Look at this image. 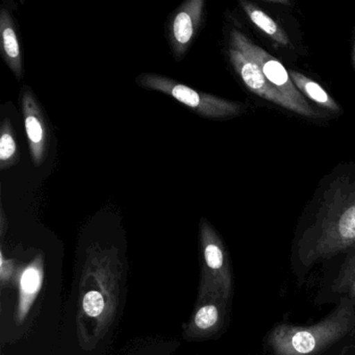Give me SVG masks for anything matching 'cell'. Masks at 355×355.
<instances>
[{"label": "cell", "mask_w": 355, "mask_h": 355, "mask_svg": "<svg viewBox=\"0 0 355 355\" xmlns=\"http://www.w3.org/2000/svg\"><path fill=\"white\" fill-rule=\"evenodd\" d=\"M355 245V166L334 170L301 220L292 247L293 271L303 280L317 263Z\"/></svg>", "instance_id": "1"}, {"label": "cell", "mask_w": 355, "mask_h": 355, "mask_svg": "<svg viewBox=\"0 0 355 355\" xmlns=\"http://www.w3.org/2000/svg\"><path fill=\"white\" fill-rule=\"evenodd\" d=\"M123 266L115 248L94 245L88 248L78 284L76 315L78 340L92 350L111 329L121 297Z\"/></svg>", "instance_id": "2"}, {"label": "cell", "mask_w": 355, "mask_h": 355, "mask_svg": "<svg viewBox=\"0 0 355 355\" xmlns=\"http://www.w3.org/2000/svg\"><path fill=\"white\" fill-rule=\"evenodd\" d=\"M355 334V306L348 299L336 302L325 318L309 326L277 324L266 345L272 355H326Z\"/></svg>", "instance_id": "3"}, {"label": "cell", "mask_w": 355, "mask_h": 355, "mask_svg": "<svg viewBox=\"0 0 355 355\" xmlns=\"http://www.w3.org/2000/svg\"><path fill=\"white\" fill-rule=\"evenodd\" d=\"M199 261L198 296L215 295L232 303L234 274L230 253L217 230L205 218L199 222Z\"/></svg>", "instance_id": "4"}, {"label": "cell", "mask_w": 355, "mask_h": 355, "mask_svg": "<svg viewBox=\"0 0 355 355\" xmlns=\"http://www.w3.org/2000/svg\"><path fill=\"white\" fill-rule=\"evenodd\" d=\"M136 83L146 90L163 93L172 97L197 115L207 119H230L241 115L246 110L244 103L199 92L162 74L142 73L137 76Z\"/></svg>", "instance_id": "5"}, {"label": "cell", "mask_w": 355, "mask_h": 355, "mask_svg": "<svg viewBox=\"0 0 355 355\" xmlns=\"http://www.w3.org/2000/svg\"><path fill=\"white\" fill-rule=\"evenodd\" d=\"M230 43L248 55L259 65L263 78L284 98L288 99V103L294 107L295 114L309 119L322 118L323 115L315 111L307 103L306 98L299 92L291 78L290 73L278 60L270 55L265 49L254 44L240 31L232 30L230 32Z\"/></svg>", "instance_id": "6"}, {"label": "cell", "mask_w": 355, "mask_h": 355, "mask_svg": "<svg viewBox=\"0 0 355 355\" xmlns=\"http://www.w3.org/2000/svg\"><path fill=\"white\" fill-rule=\"evenodd\" d=\"M230 304L215 295L197 296L194 311L182 332L184 340L199 342L221 334L230 318Z\"/></svg>", "instance_id": "7"}, {"label": "cell", "mask_w": 355, "mask_h": 355, "mask_svg": "<svg viewBox=\"0 0 355 355\" xmlns=\"http://www.w3.org/2000/svg\"><path fill=\"white\" fill-rule=\"evenodd\" d=\"M205 0H188L172 14L168 24V38L173 57L182 60L194 42L205 17Z\"/></svg>", "instance_id": "8"}, {"label": "cell", "mask_w": 355, "mask_h": 355, "mask_svg": "<svg viewBox=\"0 0 355 355\" xmlns=\"http://www.w3.org/2000/svg\"><path fill=\"white\" fill-rule=\"evenodd\" d=\"M20 103L31 159L39 167L44 164L49 151V132L46 118L38 99L28 86L22 87Z\"/></svg>", "instance_id": "9"}, {"label": "cell", "mask_w": 355, "mask_h": 355, "mask_svg": "<svg viewBox=\"0 0 355 355\" xmlns=\"http://www.w3.org/2000/svg\"><path fill=\"white\" fill-rule=\"evenodd\" d=\"M228 59L244 86L253 94L295 114L294 107L263 78L259 65L232 44H228Z\"/></svg>", "instance_id": "10"}, {"label": "cell", "mask_w": 355, "mask_h": 355, "mask_svg": "<svg viewBox=\"0 0 355 355\" xmlns=\"http://www.w3.org/2000/svg\"><path fill=\"white\" fill-rule=\"evenodd\" d=\"M44 284V254L39 252L18 275V301L16 305V323L26 321L36 302Z\"/></svg>", "instance_id": "11"}, {"label": "cell", "mask_w": 355, "mask_h": 355, "mask_svg": "<svg viewBox=\"0 0 355 355\" xmlns=\"http://www.w3.org/2000/svg\"><path fill=\"white\" fill-rule=\"evenodd\" d=\"M0 46L8 67L13 72L16 80H21L24 76L21 49L13 18L5 8L0 13Z\"/></svg>", "instance_id": "12"}, {"label": "cell", "mask_w": 355, "mask_h": 355, "mask_svg": "<svg viewBox=\"0 0 355 355\" xmlns=\"http://www.w3.org/2000/svg\"><path fill=\"white\" fill-rule=\"evenodd\" d=\"M338 257H342L340 265L325 291L332 301L346 298L355 306V245Z\"/></svg>", "instance_id": "13"}, {"label": "cell", "mask_w": 355, "mask_h": 355, "mask_svg": "<svg viewBox=\"0 0 355 355\" xmlns=\"http://www.w3.org/2000/svg\"><path fill=\"white\" fill-rule=\"evenodd\" d=\"M240 5L243 11L248 16L249 20L252 22L253 26H257L259 31L270 37L274 42L277 43L280 46H290L291 40L288 39V35L271 16L268 15L254 3H249V1H241Z\"/></svg>", "instance_id": "14"}, {"label": "cell", "mask_w": 355, "mask_h": 355, "mask_svg": "<svg viewBox=\"0 0 355 355\" xmlns=\"http://www.w3.org/2000/svg\"><path fill=\"white\" fill-rule=\"evenodd\" d=\"M288 73L295 86L305 98L311 99L315 105L331 113L338 114L342 111L338 103L326 92V90H324L323 87L320 86L315 80L303 76L300 72L293 71V70Z\"/></svg>", "instance_id": "15"}, {"label": "cell", "mask_w": 355, "mask_h": 355, "mask_svg": "<svg viewBox=\"0 0 355 355\" xmlns=\"http://www.w3.org/2000/svg\"><path fill=\"white\" fill-rule=\"evenodd\" d=\"M0 134V170L6 171L17 165L20 161L19 146L10 118L6 117L3 120Z\"/></svg>", "instance_id": "16"}, {"label": "cell", "mask_w": 355, "mask_h": 355, "mask_svg": "<svg viewBox=\"0 0 355 355\" xmlns=\"http://www.w3.org/2000/svg\"><path fill=\"white\" fill-rule=\"evenodd\" d=\"M15 275V263L12 259H6L5 253H0V280L3 286L9 284Z\"/></svg>", "instance_id": "17"}, {"label": "cell", "mask_w": 355, "mask_h": 355, "mask_svg": "<svg viewBox=\"0 0 355 355\" xmlns=\"http://www.w3.org/2000/svg\"><path fill=\"white\" fill-rule=\"evenodd\" d=\"M326 355H355V334Z\"/></svg>", "instance_id": "18"}, {"label": "cell", "mask_w": 355, "mask_h": 355, "mask_svg": "<svg viewBox=\"0 0 355 355\" xmlns=\"http://www.w3.org/2000/svg\"><path fill=\"white\" fill-rule=\"evenodd\" d=\"M0 220H1V236H3V234H5L6 232V214H5V209H3V205H1V214H0Z\"/></svg>", "instance_id": "19"}, {"label": "cell", "mask_w": 355, "mask_h": 355, "mask_svg": "<svg viewBox=\"0 0 355 355\" xmlns=\"http://www.w3.org/2000/svg\"><path fill=\"white\" fill-rule=\"evenodd\" d=\"M352 64L353 68L355 69V38L354 41H353V46H352Z\"/></svg>", "instance_id": "20"}]
</instances>
